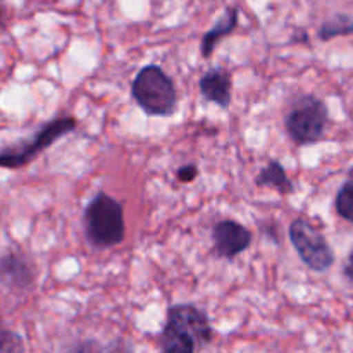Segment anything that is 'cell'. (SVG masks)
I'll list each match as a JSON object with an SVG mask.
<instances>
[{"label": "cell", "mask_w": 353, "mask_h": 353, "mask_svg": "<svg viewBox=\"0 0 353 353\" xmlns=\"http://www.w3.org/2000/svg\"><path fill=\"white\" fill-rule=\"evenodd\" d=\"M168 323L192 334L196 345L209 343L212 338L209 319L202 310L193 305H174L172 309H169Z\"/></svg>", "instance_id": "7"}, {"label": "cell", "mask_w": 353, "mask_h": 353, "mask_svg": "<svg viewBox=\"0 0 353 353\" xmlns=\"http://www.w3.org/2000/svg\"><path fill=\"white\" fill-rule=\"evenodd\" d=\"M102 353H133V348H131V345L126 343L124 340H117L116 343L110 345V347L105 348Z\"/></svg>", "instance_id": "17"}, {"label": "cell", "mask_w": 353, "mask_h": 353, "mask_svg": "<svg viewBox=\"0 0 353 353\" xmlns=\"http://www.w3.org/2000/svg\"><path fill=\"white\" fill-rule=\"evenodd\" d=\"M196 174H199V168H196L195 164L183 165V168H179L178 172H176L178 179H179V181H183V183L193 181V179L196 178Z\"/></svg>", "instance_id": "16"}, {"label": "cell", "mask_w": 353, "mask_h": 353, "mask_svg": "<svg viewBox=\"0 0 353 353\" xmlns=\"http://www.w3.org/2000/svg\"><path fill=\"white\" fill-rule=\"evenodd\" d=\"M290 240L303 264L312 271L324 272L333 265L334 254L326 238L305 219H295L290 226Z\"/></svg>", "instance_id": "5"}, {"label": "cell", "mask_w": 353, "mask_h": 353, "mask_svg": "<svg viewBox=\"0 0 353 353\" xmlns=\"http://www.w3.org/2000/svg\"><path fill=\"white\" fill-rule=\"evenodd\" d=\"M345 276H347L350 281H353V250H352L350 257H348L347 265H345Z\"/></svg>", "instance_id": "19"}, {"label": "cell", "mask_w": 353, "mask_h": 353, "mask_svg": "<svg viewBox=\"0 0 353 353\" xmlns=\"http://www.w3.org/2000/svg\"><path fill=\"white\" fill-rule=\"evenodd\" d=\"M85 230L93 247L110 248L119 245L124 238L121 203L105 193H99L86 207Z\"/></svg>", "instance_id": "1"}, {"label": "cell", "mask_w": 353, "mask_h": 353, "mask_svg": "<svg viewBox=\"0 0 353 353\" xmlns=\"http://www.w3.org/2000/svg\"><path fill=\"white\" fill-rule=\"evenodd\" d=\"M336 210L341 217L353 223V181H348L338 193Z\"/></svg>", "instance_id": "14"}, {"label": "cell", "mask_w": 353, "mask_h": 353, "mask_svg": "<svg viewBox=\"0 0 353 353\" xmlns=\"http://www.w3.org/2000/svg\"><path fill=\"white\" fill-rule=\"evenodd\" d=\"M133 99L148 116H171L176 110V88L159 65H145L131 86Z\"/></svg>", "instance_id": "2"}, {"label": "cell", "mask_w": 353, "mask_h": 353, "mask_svg": "<svg viewBox=\"0 0 353 353\" xmlns=\"http://www.w3.org/2000/svg\"><path fill=\"white\" fill-rule=\"evenodd\" d=\"M327 124V109L323 100L305 95L296 100L286 116V131L300 145L316 143L324 134Z\"/></svg>", "instance_id": "3"}, {"label": "cell", "mask_w": 353, "mask_h": 353, "mask_svg": "<svg viewBox=\"0 0 353 353\" xmlns=\"http://www.w3.org/2000/svg\"><path fill=\"white\" fill-rule=\"evenodd\" d=\"M236 23H238V9L236 7H230V9L226 10V14L217 21L216 26H214L209 33L203 34L202 38L203 57H210V55H212L214 47H216L217 41H219L223 37H226V34H230L231 31L236 28Z\"/></svg>", "instance_id": "9"}, {"label": "cell", "mask_w": 353, "mask_h": 353, "mask_svg": "<svg viewBox=\"0 0 353 353\" xmlns=\"http://www.w3.org/2000/svg\"><path fill=\"white\" fill-rule=\"evenodd\" d=\"M200 92L203 99L209 102L217 103L219 107L226 109L231 103V79L230 74L221 69L210 71L200 79Z\"/></svg>", "instance_id": "8"}, {"label": "cell", "mask_w": 353, "mask_h": 353, "mask_svg": "<svg viewBox=\"0 0 353 353\" xmlns=\"http://www.w3.org/2000/svg\"><path fill=\"white\" fill-rule=\"evenodd\" d=\"M72 130H76L74 117H59V119L50 121L34 134L33 140L23 141L0 152V168L16 169L30 164L38 154H41L61 137L71 133Z\"/></svg>", "instance_id": "4"}, {"label": "cell", "mask_w": 353, "mask_h": 353, "mask_svg": "<svg viewBox=\"0 0 353 353\" xmlns=\"http://www.w3.org/2000/svg\"><path fill=\"white\" fill-rule=\"evenodd\" d=\"M255 183H257V186H271L281 193H293L292 181L286 176L285 168L278 161L269 162L268 168L259 172Z\"/></svg>", "instance_id": "11"}, {"label": "cell", "mask_w": 353, "mask_h": 353, "mask_svg": "<svg viewBox=\"0 0 353 353\" xmlns=\"http://www.w3.org/2000/svg\"><path fill=\"white\" fill-rule=\"evenodd\" d=\"M0 274L21 286L31 281V269L28 268L23 257H17V255H7L0 261Z\"/></svg>", "instance_id": "12"}, {"label": "cell", "mask_w": 353, "mask_h": 353, "mask_svg": "<svg viewBox=\"0 0 353 353\" xmlns=\"http://www.w3.org/2000/svg\"><path fill=\"white\" fill-rule=\"evenodd\" d=\"M348 33H353V21L347 16H338L334 19L324 23V26L319 31V37L323 40H331V38Z\"/></svg>", "instance_id": "13"}, {"label": "cell", "mask_w": 353, "mask_h": 353, "mask_svg": "<svg viewBox=\"0 0 353 353\" xmlns=\"http://www.w3.org/2000/svg\"><path fill=\"white\" fill-rule=\"evenodd\" d=\"M103 350L100 348L99 343H95V341H86L85 345H81V348H79L78 353H102Z\"/></svg>", "instance_id": "18"}, {"label": "cell", "mask_w": 353, "mask_h": 353, "mask_svg": "<svg viewBox=\"0 0 353 353\" xmlns=\"http://www.w3.org/2000/svg\"><path fill=\"white\" fill-rule=\"evenodd\" d=\"M24 341L14 331H0V353H24Z\"/></svg>", "instance_id": "15"}, {"label": "cell", "mask_w": 353, "mask_h": 353, "mask_svg": "<svg viewBox=\"0 0 353 353\" xmlns=\"http://www.w3.org/2000/svg\"><path fill=\"white\" fill-rule=\"evenodd\" d=\"M196 341L186 331L165 324L164 333H162V353H195Z\"/></svg>", "instance_id": "10"}, {"label": "cell", "mask_w": 353, "mask_h": 353, "mask_svg": "<svg viewBox=\"0 0 353 353\" xmlns=\"http://www.w3.org/2000/svg\"><path fill=\"white\" fill-rule=\"evenodd\" d=\"M214 245L221 257L233 259L250 247L252 233L236 221H221L214 228Z\"/></svg>", "instance_id": "6"}]
</instances>
